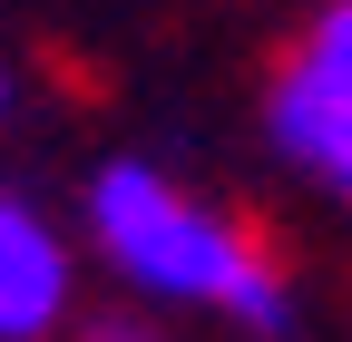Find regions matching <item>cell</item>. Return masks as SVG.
<instances>
[{"label": "cell", "instance_id": "1", "mask_svg": "<svg viewBox=\"0 0 352 342\" xmlns=\"http://www.w3.org/2000/svg\"><path fill=\"white\" fill-rule=\"evenodd\" d=\"M88 235L98 254L157 293V304H206L245 332H294V293L274 274V254H264L226 205L186 196L176 176L157 166H98V186H88Z\"/></svg>", "mask_w": 352, "mask_h": 342}, {"label": "cell", "instance_id": "2", "mask_svg": "<svg viewBox=\"0 0 352 342\" xmlns=\"http://www.w3.org/2000/svg\"><path fill=\"white\" fill-rule=\"evenodd\" d=\"M264 127H274V147L294 166H314L323 186L352 196V0L303 30L294 69L274 78V98H264Z\"/></svg>", "mask_w": 352, "mask_h": 342}, {"label": "cell", "instance_id": "3", "mask_svg": "<svg viewBox=\"0 0 352 342\" xmlns=\"http://www.w3.org/2000/svg\"><path fill=\"white\" fill-rule=\"evenodd\" d=\"M69 323V244L0 196V342H50Z\"/></svg>", "mask_w": 352, "mask_h": 342}, {"label": "cell", "instance_id": "4", "mask_svg": "<svg viewBox=\"0 0 352 342\" xmlns=\"http://www.w3.org/2000/svg\"><path fill=\"white\" fill-rule=\"evenodd\" d=\"M78 342H166V332H157V323H138V313H98Z\"/></svg>", "mask_w": 352, "mask_h": 342}, {"label": "cell", "instance_id": "5", "mask_svg": "<svg viewBox=\"0 0 352 342\" xmlns=\"http://www.w3.org/2000/svg\"><path fill=\"white\" fill-rule=\"evenodd\" d=\"M0 98H10V78H0Z\"/></svg>", "mask_w": 352, "mask_h": 342}]
</instances>
